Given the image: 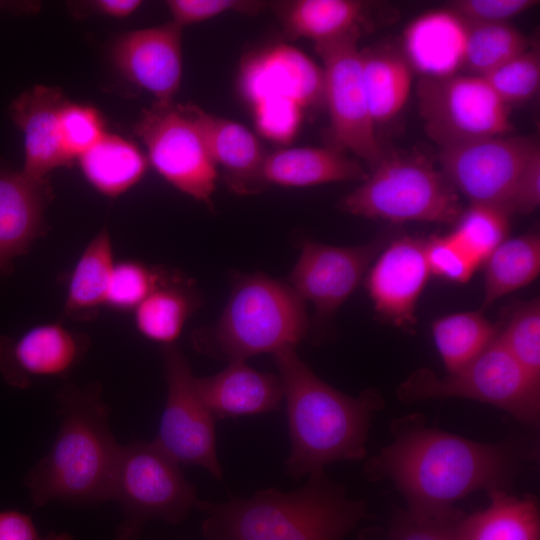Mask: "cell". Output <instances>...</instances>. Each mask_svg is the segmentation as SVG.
I'll use <instances>...</instances> for the list:
<instances>
[{
  "label": "cell",
  "instance_id": "obj_1",
  "mask_svg": "<svg viewBox=\"0 0 540 540\" xmlns=\"http://www.w3.org/2000/svg\"><path fill=\"white\" fill-rule=\"evenodd\" d=\"M519 463L506 445L406 422L395 430L393 442L366 463L365 473L370 479H390L408 511L440 516L457 512L454 503L477 490H505Z\"/></svg>",
  "mask_w": 540,
  "mask_h": 540
},
{
  "label": "cell",
  "instance_id": "obj_2",
  "mask_svg": "<svg viewBox=\"0 0 540 540\" xmlns=\"http://www.w3.org/2000/svg\"><path fill=\"white\" fill-rule=\"evenodd\" d=\"M286 403L291 450L286 473L299 479L341 460L366 456V441L380 397L366 391L348 396L321 380L295 347L273 354Z\"/></svg>",
  "mask_w": 540,
  "mask_h": 540
},
{
  "label": "cell",
  "instance_id": "obj_3",
  "mask_svg": "<svg viewBox=\"0 0 540 540\" xmlns=\"http://www.w3.org/2000/svg\"><path fill=\"white\" fill-rule=\"evenodd\" d=\"M101 393L99 383H67L59 390L60 428L48 453L24 478L35 506L110 499L121 446L110 430Z\"/></svg>",
  "mask_w": 540,
  "mask_h": 540
},
{
  "label": "cell",
  "instance_id": "obj_4",
  "mask_svg": "<svg viewBox=\"0 0 540 540\" xmlns=\"http://www.w3.org/2000/svg\"><path fill=\"white\" fill-rule=\"evenodd\" d=\"M196 508L208 514L209 540H342L366 517L365 502L347 498L324 469L291 492L269 488L222 503L198 500Z\"/></svg>",
  "mask_w": 540,
  "mask_h": 540
},
{
  "label": "cell",
  "instance_id": "obj_5",
  "mask_svg": "<svg viewBox=\"0 0 540 540\" xmlns=\"http://www.w3.org/2000/svg\"><path fill=\"white\" fill-rule=\"evenodd\" d=\"M305 301L263 273L239 277L215 325L192 335L194 348L229 362L296 347L308 334Z\"/></svg>",
  "mask_w": 540,
  "mask_h": 540
},
{
  "label": "cell",
  "instance_id": "obj_6",
  "mask_svg": "<svg viewBox=\"0 0 540 540\" xmlns=\"http://www.w3.org/2000/svg\"><path fill=\"white\" fill-rule=\"evenodd\" d=\"M340 206L392 223H455L463 211L459 194L440 170L419 157L386 153Z\"/></svg>",
  "mask_w": 540,
  "mask_h": 540
},
{
  "label": "cell",
  "instance_id": "obj_7",
  "mask_svg": "<svg viewBox=\"0 0 540 540\" xmlns=\"http://www.w3.org/2000/svg\"><path fill=\"white\" fill-rule=\"evenodd\" d=\"M397 393L405 403L458 397L494 405L529 425L539 420L540 383L527 375L498 335L462 368L440 378L421 368L399 386Z\"/></svg>",
  "mask_w": 540,
  "mask_h": 540
},
{
  "label": "cell",
  "instance_id": "obj_8",
  "mask_svg": "<svg viewBox=\"0 0 540 540\" xmlns=\"http://www.w3.org/2000/svg\"><path fill=\"white\" fill-rule=\"evenodd\" d=\"M110 499L125 516L117 540L133 538L151 519L178 523L199 500L180 465L154 441L121 446Z\"/></svg>",
  "mask_w": 540,
  "mask_h": 540
},
{
  "label": "cell",
  "instance_id": "obj_9",
  "mask_svg": "<svg viewBox=\"0 0 540 540\" xmlns=\"http://www.w3.org/2000/svg\"><path fill=\"white\" fill-rule=\"evenodd\" d=\"M417 97L424 129L440 148L512 130L510 108L480 76L420 78Z\"/></svg>",
  "mask_w": 540,
  "mask_h": 540
},
{
  "label": "cell",
  "instance_id": "obj_10",
  "mask_svg": "<svg viewBox=\"0 0 540 540\" xmlns=\"http://www.w3.org/2000/svg\"><path fill=\"white\" fill-rule=\"evenodd\" d=\"M360 31L315 44L322 59L323 100L329 113L332 147L349 151L373 169L383 158L362 77Z\"/></svg>",
  "mask_w": 540,
  "mask_h": 540
},
{
  "label": "cell",
  "instance_id": "obj_11",
  "mask_svg": "<svg viewBox=\"0 0 540 540\" xmlns=\"http://www.w3.org/2000/svg\"><path fill=\"white\" fill-rule=\"evenodd\" d=\"M167 399L153 440L179 465L206 469L222 478L216 451L215 417L201 399L190 365L176 345L162 347Z\"/></svg>",
  "mask_w": 540,
  "mask_h": 540
},
{
  "label": "cell",
  "instance_id": "obj_12",
  "mask_svg": "<svg viewBox=\"0 0 540 540\" xmlns=\"http://www.w3.org/2000/svg\"><path fill=\"white\" fill-rule=\"evenodd\" d=\"M155 170L173 187L211 203L218 178L217 166L181 105L145 110L135 126Z\"/></svg>",
  "mask_w": 540,
  "mask_h": 540
},
{
  "label": "cell",
  "instance_id": "obj_13",
  "mask_svg": "<svg viewBox=\"0 0 540 540\" xmlns=\"http://www.w3.org/2000/svg\"><path fill=\"white\" fill-rule=\"evenodd\" d=\"M538 146L532 137L502 135L440 148V171L470 204L496 206L510 215L517 177Z\"/></svg>",
  "mask_w": 540,
  "mask_h": 540
},
{
  "label": "cell",
  "instance_id": "obj_14",
  "mask_svg": "<svg viewBox=\"0 0 540 540\" xmlns=\"http://www.w3.org/2000/svg\"><path fill=\"white\" fill-rule=\"evenodd\" d=\"M390 242L380 237L358 246L304 241L289 285L315 307V322L329 319L360 284L371 263Z\"/></svg>",
  "mask_w": 540,
  "mask_h": 540
},
{
  "label": "cell",
  "instance_id": "obj_15",
  "mask_svg": "<svg viewBox=\"0 0 540 540\" xmlns=\"http://www.w3.org/2000/svg\"><path fill=\"white\" fill-rule=\"evenodd\" d=\"M116 68L152 94L155 105L170 106L182 79V28L174 22L130 31L112 49Z\"/></svg>",
  "mask_w": 540,
  "mask_h": 540
},
{
  "label": "cell",
  "instance_id": "obj_16",
  "mask_svg": "<svg viewBox=\"0 0 540 540\" xmlns=\"http://www.w3.org/2000/svg\"><path fill=\"white\" fill-rule=\"evenodd\" d=\"M424 245L425 240L412 237L390 241L367 273L375 310L399 327L415 324L416 304L431 274Z\"/></svg>",
  "mask_w": 540,
  "mask_h": 540
},
{
  "label": "cell",
  "instance_id": "obj_17",
  "mask_svg": "<svg viewBox=\"0 0 540 540\" xmlns=\"http://www.w3.org/2000/svg\"><path fill=\"white\" fill-rule=\"evenodd\" d=\"M87 349L88 340L62 324H40L18 338L0 336V373L10 386L27 388L35 378L68 375Z\"/></svg>",
  "mask_w": 540,
  "mask_h": 540
},
{
  "label": "cell",
  "instance_id": "obj_18",
  "mask_svg": "<svg viewBox=\"0 0 540 540\" xmlns=\"http://www.w3.org/2000/svg\"><path fill=\"white\" fill-rule=\"evenodd\" d=\"M51 198L47 179L32 178L22 170H0V278L44 234Z\"/></svg>",
  "mask_w": 540,
  "mask_h": 540
},
{
  "label": "cell",
  "instance_id": "obj_19",
  "mask_svg": "<svg viewBox=\"0 0 540 540\" xmlns=\"http://www.w3.org/2000/svg\"><path fill=\"white\" fill-rule=\"evenodd\" d=\"M198 129L216 166L223 168L228 187L242 195L266 187L262 168L266 152L242 124L208 113L195 105H181Z\"/></svg>",
  "mask_w": 540,
  "mask_h": 540
},
{
  "label": "cell",
  "instance_id": "obj_20",
  "mask_svg": "<svg viewBox=\"0 0 540 540\" xmlns=\"http://www.w3.org/2000/svg\"><path fill=\"white\" fill-rule=\"evenodd\" d=\"M66 99L57 87L37 85L11 104V117L21 130L24 143L22 172L45 180L52 170L69 166L61 139L59 115Z\"/></svg>",
  "mask_w": 540,
  "mask_h": 540
},
{
  "label": "cell",
  "instance_id": "obj_21",
  "mask_svg": "<svg viewBox=\"0 0 540 540\" xmlns=\"http://www.w3.org/2000/svg\"><path fill=\"white\" fill-rule=\"evenodd\" d=\"M467 33L468 24L452 10H433L409 23L400 47L420 78H444L463 70Z\"/></svg>",
  "mask_w": 540,
  "mask_h": 540
},
{
  "label": "cell",
  "instance_id": "obj_22",
  "mask_svg": "<svg viewBox=\"0 0 540 540\" xmlns=\"http://www.w3.org/2000/svg\"><path fill=\"white\" fill-rule=\"evenodd\" d=\"M195 385L215 419L272 412L283 399L279 376L258 371L246 361L229 362L217 374L195 377Z\"/></svg>",
  "mask_w": 540,
  "mask_h": 540
},
{
  "label": "cell",
  "instance_id": "obj_23",
  "mask_svg": "<svg viewBox=\"0 0 540 540\" xmlns=\"http://www.w3.org/2000/svg\"><path fill=\"white\" fill-rule=\"evenodd\" d=\"M368 173L345 152L330 147H294L267 153L262 168L266 186L307 187L341 181H364Z\"/></svg>",
  "mask_w": 540,
  "mask_h": 540
},
{
  "label": "cell",
  "instance_id": "obj_24",
  "mask_svg": "<svg viewBox=\"0 0 540 540\" xmlns=\"http://www.w3.org/2000/svg\"><path fill=\"white\" fill-rule=\"evenodd\" d=\"M361 67L375 125L391 121L405 106L414 75L400 45L383 43L362 49Z\"/></svg>",
  "mask_w": 540,
  "mask_h": 540
},
{
  "label": "cell",
  "instance_id": "obj_25",
  "mask_svg": "<svg viewBox=\"0 0 540 540\" xmlns=\"http://www.w3.org/2000/svg\"><path fill=\"white\" fill-rule=\"evenodd\" d=\"M488 494L485 509L459 519L456 540H540L536 498L512 496L502 489Z\"/></svg>",
  "mask_w": 540,
  "mask_h": 540
},
{
  "label": "cell",
  "instance_id": "obj_26",
  "mask_svg": "<svg viewBox=\"0 0 540 540\" xmlns=\"http://www.w3.org/2000/svg\"><path fill=\"white\" fill-rule=\"evenodd\" d=\"M365 4L356 0H297L281 5L288 36L326 43L360 31Z\"/></svg>",
  "mask_w": 540,
  "mask_h": 540
},
{
  "label": "cell",
  "instance_id": "obj_27",
  "mask_svg": "<svg viewBox=\"0 0 540 540\" xmlns=\"http://www.w3.org/2000/svg\"><path fill=\"white\" fill-rule=\"evenodd\" d=\"M78 160L85 179L108 197H117L136 185L148 164L134 143L107 132Z\"/></svg>",
  "mask_w": 540,
  "mask_h": 540
},
{
  "label": "cell",
  "instance_id": "obj_28",
  "mask_svg": "<svg viewBox=\"0 0 540 540\" xmlns=\"http://www.w3.org/2000/svg\"><path fill=\"white\" fill-rule=\"evenodd\" d=\"M115 263L109 232L103 228L88 243L71 272L64 307L68 317L91 319L106 305Z\"/></svg>",
  "mask_w": 540,
  "mask_h": 540
},
{
  "label": "cell",
  "instance_id": "obj_29",
  "mask_svg": "<svg viewBox=\"0 0 540 540\" xmlns=\"http://www.w3.org/2000/svg\"><path fill=\"white\" fill-rule=\"evenodd\" d=\"M485 294L482 308L520 289L540 271V238L527 233L506 238L485 260Z\"/></svg>",
  "mask_w": 540,
  "mask_h": 540
},
{
  "label": "cell",
  "instance_id": "obj_30",
  "mask_svg": "<svg viewBox=\"0 0 540 540\" xmlns=\"http://www.w3.org/2000/svg\"><path fill=\"white\" fill-rule=\"evenodd\" d=\"M436 348L448 371L475 359L498 335L497 327L480 311L446 315L432 324Z\"/></svg>",
  "mask_w": 540,
  "mask_h": 540
},
{
  "label": "cell",
  "instance_id": "obj_31",
  "mask_svg": "<svg viewBox=\"0 0 540 540\" xmlns=\"http://www.w3.org/2000/svg\"><path fill=\"white\" fill-rule=\"evenodd\" d=\"M195 307L190 292L166 278L134 309L136 329L162 347L174 345Z\"/></svg>",
  "mask_w": 540,
  "mask_h": 540
},
{
  "label": "cell",
  "instance_id": "obj_32",
  "mask_svg": "<svg viewBox=\"0 0 540 540\" xmlns=\"http://www.w3.org/2000/svg\"><path fill=\"white\" fill-rule=\"evenodd\" d=\"M531 45L512 23L468 24L463 70L484 76Z\"/></svg>",
  "mask_w": 540,
  "mask_h": 540
},
{
  "label": "cell",
  "instance_id": "obj_33",
  "mask_svg": "<svg viewBox=\"0 0 540 540\" xmlns=\"http://www.w3.org/2000/svg\"><path fill=\"white\" fill-rule=\"evenodd\" d=\"M509 216L496 206L470 204L449 234L479 266L507 238Z\"/></svg>",
  "mask_w": 540,
  "mask_h": 540
},
{
  "label": "cell",
  "instance_id": "obj_34",
  "mask_svg": "<svg viewBox=\"0 0 540 540\" xmlns=\"http://www.w3.org/2000/svg\"><path fill=\"white\" fill-rule=\"evenodd\" d=\"M482 78L509 108L536 96L540 87V50L531 44Z\"/></svg>",
  "mask_w": 540,
  "mask_h": 540
},
{
  "label": "cell",
  "instance_id": "obj_35",
  "mask_svg": "<svg viewBox=\"0 0 540 540\" xmlns=\"http://www.w3.org/2000/svg\"><path fill=\"white\" fill-rule=\"evenodd\" d=\"M498 338L527 375L540 383L539 299L520 306Z\"/></svg>",
  "mask_w": 540,
  "mask_h": 540
},
{
  "label": "cell",
  "instance_id": "obj_36",
  "mask_svg": "<svg viewBox=\"0 0 540 540\" xmlns=\"http://www.w3.org/2000/svg\"><path fill=\"white\" fill-rule=\"evenodd\" d=\"M166 278L167 275L161 270L138 261L116 262L109 282L106 305L117 310H134Z\"/></svg>",
  "mask_w": 540,
  "mask_h": 540
},
{
  "label": "cell",
  "instance_id": "obj_37",
  "mask_svg": "<svg viewBox=\"0 0 540 540\" xmlns=\"http://www.w3.org/2000/svg\"><path fill=\"white\" fill-rule=\"evenodd\" d=\"M59 124L63 148L72 161L93 147L106 133L102 116L94 107L68 100L60 110Z\"/></svg>",
  "mask_w": 540,
  "mask_h": 540
},
{
  "label": "cell",
  "instance_id": "obj_38",
  "mask_svg": "<svg viewBox=\"0 0 540 540\" xmlns=\"http://www.w3.org/2000/svg\"><path fill=\"white\" fill-rule=\"evenodd\" d=\"M424 249L430 273L448 281L465 283L478 267L450 234L425 240Z\"/></svg>",
  "mask_w": 540,
  "mask_h": 540
},
{
  "label": "cell",
  "instance_id": "obj_39",
  "mask_svg": "<svg viewBox=\"0 0 540 540\" xmlns=\"http://www.w3.org/2000/svg\"><path fill=\"white\" fill-rule=\"evenodd\" d=\"M459 512L429 516L402 512L395 519L390 540H456Z\"/></svg>",
  "mask_w": 540,
  "mask_h": 540
},
{
  "label": "cell",
  "instance_id": "obj_40",
  "mask_svg": "<svg viewBox=\"0 0 540 540\" xmlns=\"http://www.w3.org/2000/svg\"><path fill=\"white\" fill-rule=\"evenodd\" d=\"M536 0H456L448 7L469 25L511 23L538 5Z\"/></svg>",
  "mask_w": 540,
  "mask_h": 540
},
{
  "label": "cell",
  "instance_id": "obj_41",
  "mask_svg": "<svg viewBox=\"0 0 540 540\" xmlns=\"http://www.w3.org/2000/svg\"><path fill=\"white\" fill-rule=\"evenodd\" d=\"M166 3L172 15V22L181 28L227 11L254 13L263 7L261 2L237 0H169Z\"/></svg>",
  "mask_w": 540,
  "mask_h": 540
},
{
  "label": "cell",
  "instance_id": "obj_42",
  "mask_svg": "<svg viewBox=\"0 0 540 540\" xmlns=\"http://www.w3.org/2000/svg\"><path fill=\"white\" fill-rule=\"evenodd\" d=\"M300 105L286 97L261 99L257 106L258 123L267 136L285 141L291 137L300 120Z\"/></svg>",
  "mask_w": 540,
  "mask_h": 540
},
{
  "label": "cell",
  "instance_id": "obj_43",
  "mask_svg": "<svg viewBox=\"0 0 540 540\" xmlns=\"http://www.w3.org/2000/svg\"><path fill=\"white\" fill-rule=\"evenodd\" d=\"M540 204V147L523 165L509 202V213L530 214Z\"/></svg>",
  "mask_w": 540,
  "mask_h": 540
},
{
  "label": "cell",
  "instance_id": "obj_44",
  "mask_svg": "<svg viewBox=\"0 0 540 540\" xmlns=\"http://www.w3.org/2000/svg\"><path fill=\"white\" fill-rule=\"evenodd\" d=\"M0 540H75L70 534L49 533L42 536L32 518L19 510L0 511Z\"/></svg>",
  "mask_w": 540,
  "mask_h": 540
},
{
  "label": "cell",
  "instance_id": "obj_45",
  "mask_svg": "<svg viewBox=\"0 0 540 540\" xmlns=\"http://www.w3.org/2000/svg\"><path fill=\"white\" fill-rule=\"evenodd\" d=\"M141 3L139 0H97L84 4L88 12L112 18H124L134 13Z\"/></svg>",
  "mask_w": 540,
  "mask_h": 540
}]
</instances>
